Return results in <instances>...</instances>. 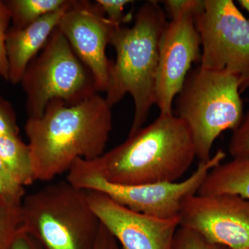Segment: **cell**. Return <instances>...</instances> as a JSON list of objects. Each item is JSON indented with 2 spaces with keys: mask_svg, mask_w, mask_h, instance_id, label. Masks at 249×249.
Wrapping results in <instances>:
<instances>
[{
  "mask_svg": "<svg viewBox=\"0 0 249 249\" xmlns=\"http://www.w3.org/2000/svg\"><path fill=\"white\" fill-rule=\"evenodd\" d=\"M11 249H45L33 236L21 232L15 240Z\"/></svg>",
  "mask_w": 249,
  "mask_h": 249,
  "instance_id": "484cf974",
  "label": "cell"
},
{
  "mask_svg": "<svg viewBox=\"0 0 249 249\" xmlns=\"http://www.w3.org/2000/svg\"><path fill=\"white\" fill-rule=\"evenodd\" d=\"M179 227L229 249H249V200L231 195H194L183 201Z\"/></svg>",
  "mask_w": 249,
  "mask_h": 249,
  "instance_id": "9c48e42d",
  "label": "cell"
},
{
  "mask_svg": "<svg viewBox=\"0 0 249 249\" xmlns=\"http://www.w3.org/2000/svg\"><path fill=\"white\" fill-rule=\"evenodd\" d=\"M225 157V152L218 150L209 161L199 163L194 173L183 181L138 186L108 183L85 170L75 160L67 181L85 191L101 192L132 211L160 219H173L178 217L183 201L197 193L209 172Z\"/></svg>",
  "mask_w": 249,
  "mask_h": 249,
  "instance_id": "52a82bcc",
  "label": "cell"
},
{
  "mask_svg": "<svg viewBox=\"0 0 249 249\" xmlns=\"http://www.w3.org/2000/svg\"><path fill=\"white\" fill-rule=\"evenodd\" d=\"M201 40L199 65L237 76L249 88V19L232 0H204L195 16Z\"/></svg>",
  "mask_w": 249,
  "mask_h": 249,
  "instance_id": "ba28073f",
  "label": "cell"
},
{
  "mask_svg": "<svg viewBox=\"0 0 249 249\" xmlns=\"http://www.w3.org/2000/svg\"><path fill=\"white\" fill-rule=\"evenodd\" d=\"M21 232L20 208L0 205V249H11Z\"/></svg>",
  "mask_w": 249,
  "mask_h": 249,
  "instance_id": "e0dca14e",
  "label": "cell"
},
{
  "mask_svg": "<svg viewBox=\"0 0 249 249\" xmlns=\"http://www.w3.org/2000/svg\"><path fill=\"white\" fill-rule=\"evenodd\" d=\"M94 249H119L117 241L102 224L100 228Z\"/></svg>",
  "mask_w": 249,
  "mask_h": 249,
  "instance_id": "d4e9b609",
  "label": "cell"
},
{
  "mask_svg": "<svg viewBox=\"0 0 249 249\" xmlns=\"http://www.w3.org/2000/svg\"><path fill=\"white\" fill-rule=\"evenodd\" d=\"M240 81L225 71L203 68L188 73L175 98L173 114L186 124L199 163L209 161L216 139L235 130L244 119Z\"/></svg>",
  "mask_w": 249,
  "mask_h": 249,
  "instance_id": "277c9868",
  "label": "cell"
},
{
  "mask_svg": "<svg viewBox=\"0 0 249 249\" xmlns=\"http://www.w3.org/2000/svg\"><path fill=\"white\" fill-rule=\"evenodd\" d=\"M229 152L232 157L249 155V107L242 124L233 131L229 142Z\"/></svg>",
  "mask_w": 249,
  "mask_h": 249,
  "instance_id": "44dd1931",
  "label": "cell"
},
{
  "mask_svg": "<svg viewBox=\"0 0 249 249\" xmlns=\"http://www.w3.org/2000/svg\"><path fill=\"white\" fill-rule=\"evenodd\" d=\"M96 4L102 10L108 20L116 27L124 25L130 19V15L124 14L126 6L132 4L131 0H96Z\"/></svg>",
  "mask_w": 249,
  "mask_h": 249,
  "instance_id": "ffe728a7",
  "label": "cell"
},
{
  "mask_svg": "<svg viewBox=\"0 0 249 249\" xmlns=\"http://www.w3.org/2000/svg\"><path fill=\"white\" fill-rule=\"evenodd\" d=\"M0 160L21 186H30L35 182L29 145L18 136L0 135Z\"/></svg>",
  "mask_w": 249,
  "mask_h": 249,
  "instance_id": "9a60e30c",
  "label": "cell"
},
{
  "mask_svg": "<svg viewBox=\"0 0 249 249\" xmlns=\"http://www.w3.org/2000/svg\"><path fill=\"white\" fill-rule=\"evenodd\" d=\"M20 83L26 95L28 118L40 117L53 100L71 106L98 93L91 72L58 27L28 65Z\"/></svg>",
  "mask_w": 249,
  "mask_h": 249,
  "instance_id": "8992f818",
  "label": "cell"
},
{
  "mask_svg": "<svg viewBox=\"0 0 249 249\" xmlns=\"http://www.w3.org/2000/svg\"><path fill=\"white\" fill-rule=\"evenodd\" d=\"M201 40L195 14L186 13L170 19L160 45L155 105L161 115L173 114L175 98L194 62H200Z\"/></svg>",
  "mask_w": 249,
  "mask_h": 249,
  "instance_id": "30bf717a",
  "label": "cell"
},
{
  "mask_svg": "<svg viewBox=\"0 0 249 249\" xmlns=\"http://www.w3.org/2000/svg\"><path fill=\"white\" fill-rule=\"evenodd\" d=\"M58 27L77 57L91 72L98 93L106 92L112 65V60L106 55V48L116 26L108 20L95 1L71 0Z\"/></svg>",
  "mask_w": 249,
  "mask_h": 249,
  "instance_id": "8fae6325",
  "label": "cell"
},
{
  "mask_svg": "<svg viewBox=\"0 0 249 249\" xmlns=\"http://www.w3.org/2000/svg\"><path fill=\"white\" fill-rule=\"evenodd\" d=\"M134 20L132 27H116L113 32L109 45L116 59L105 97L112 107L126 94L132 96L134 113L128 135L142 128L155 105L160 41L168 23L157 1L144 3Z\"/></svg>",
  "mask_w": 249,
  "mask_h": 249,
  "instance_id": "3957f363",
  "label": "cell"
},
{
  "mask_svg": "<svg viewBox=\"0 0 249 249\" xmlns=\"http://www.w3.org/2000/svg\"><path fill=\"white\" fill-rule=\"evenodd\" d=\"M112 128L111 107L98 93L71 106L49 102L40 117L28 118L24 126L36 181L68 173L78 159L101 157Z\"/></svg>",
  "mask_w": 249,
  "mask_h": 249,
  "instance_id": "6da1fadb",
  "label": "cell"
},
{
  "mask_svg": "<svg viewBox=\"0 0 249 249\" xmlns=\"http://www.w3.org/2000/svg\"><path fill=\"white\" fill-rule=\"evenodd\" d=\"M171 249H229L212 243L202 235L187 228L179 227L174 237Z\"/></svg>",
  "mask_w": 249,
  "mask_h": 249,
  "instance_id": "d6986e66",
  "label": "cell"
},
{
  "mask_svg": "<svg viewBox=\"0 0 249 249\" xmlns=\"http://www.w3.org/2000/svg\"><path fill=\"white\" fill-rule=\"evenodd\" d=\"M19 134L17 119L11 104L0 98V135Z\"/></svg>",
  "mask_w": 249,
  "mask_h": 249,
  "instance_id": "cb8c5ba5",
  "label": "cell"
},
{
  "mask_svg": "<svg viewBox=\"0 0 249 249\" xmlns=\"http://www.w3.org/2000/svg\"><path fill=\"white\" fill-rule=\"evenodd\" d=\"M196 158L189 129L173 114H160L152 124L96 160L77 161L108 183L138 186L178 181Z\"/></svg>",
  "mask_w": 249,
  "mask_h": 249,
  "instance_id": "7a4b0ae2",
  "label": "cell"
},
{
  "mask_svg": "<svg viewBox=\"0 0 249 249\" xmlns=\"http://www.w3.org/2000/svg\"><path fill=\"white\" fill-rule=\"evenodd\" d=\"M204 0H166L162 1L169 15L170 19L178 18L186 13L196 15L204 6Z\"/></svg>",
  "mask_w": 249,
  "mask_h": 249,
  "instance_id": "603a6c76",
  "label": "cell"
},
{
  "mask_svg": "<svg viewBox=\"0 0 249 249\" xmlns=\"http://www.w3.org/2000/svg\"><path fill=\"white\" fill-rule=\"evenodd\" d=\"M11 14L12 27L22 29L46 15L58 11L69 0H9L4 1Z\"/></svg>",
  "mask_w": 249,
  "mask_h": 249,
  "instance_id": "2e32d148",
  "label": "cell"
},
{
  "mask_svg": "<svg viewBox=\"0 0 249 249\" xmlns=\"http://www.w3.org/2000/svg\"><path fill=\"white\" fill-rule=\"evenodd\" d=\"M71 0L62 9L43 16L22 29L10 27L6 36L9 81L20 83L28 65L45 47Z\"/></svg>",
  "mask_w": 249,
  "mask_h": 249,
  "instance_id": "4fadbf2b",
  "label": "cell"
},
{
  "mask_svg": "<svg viewBox=\"0 0 249 249\" xmlns=\"http://www.w3.org/2000/svg\"><path fill=\"white\" fill-rule=\"evenodd\" d=\"M11 21V14L4 1H0V77L9 81V63L6 50V36Z\"/></svg>",
  "mask_w": 249,
  "mask_h": 249,
  "instance_id": "7402d4cb",
  "label": "cell"
},
{
  "mask_svg": "<svg viewBox=\"0 0 249 249\" xmlns=\"http://www.w3.org/2000/svg\"><path fill=\"white\" fill-rule=\"evenodd\" d=\"M25 196L24 187L15 181L0 160V205L19 209Z\"/></svg>",
  "mask_w": 249,
  "mask_h": 249,
  "instance_id": "ac0fdd59",
  "label": "cell"
},
{
  "mask_svg": "<svg viewBox=\"0 0 249 249\" xmlns=\"http://www.w3.org/2000/svg\"><path fill=\"white\" fill-rule=\"evenodd\" d=\"M20 222L45 249H94L101 225L87 191L67 180L25 196Z\"/></svg>",
  "mask_w": 249,
  "mask_h": 249,
  "instance_id": "5b68a950",
  "label": "cell"
},
{
  "mask_svg": "<svg viewBox=\"0 0 249 249\" xmlns=\"http://www.w3.org/2000/svg\"><path fill=\"white\" fill-rule=\"evenodd\" d=\"M197 195H231L249 200V155L233 157L208 174Z\"/></svg>",
  "mask_w": 249,
  "mask_h": 249,
  "instance_id": "5bb4252c",
  "label": "cell"
},
{
  "mask_svg": "<svg viewBox=\"0 0 249 249\" xmlns=\"http://www.w3.org/2000/svg\"><path fill=\"white\" fill-rule=\"evenodd\" d=\"M100 222L120 244L119 249H171L179 218H160L123 206L101 192L86 191Z\"/></svg>",
  "mask_w": 249,
  "mask_h": 249,
  "instance_id": "7c38bea8",
  "label": "cell"
},
{
  "mask_svg": "<svg viewBox=\"0 0 249 249\" xmlns=\"http://www.w3.org/2000/svg\"><path fill=\"white\" fill-rule=\"evenodd\" d=\"M237 3L242 9L246 10L249 14V0H238Z\"/></svg>",
  "mask_w": 249,
  "mask_h": 249,
  "instance_id": "4316f807",
  "label": "cell"
}]
</instances>
